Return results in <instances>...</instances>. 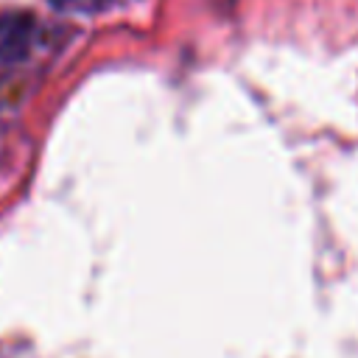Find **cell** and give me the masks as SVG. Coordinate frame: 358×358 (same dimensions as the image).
I'll list each match as a JSON object with an SVG mask.
<instances>
[{
	"instance_id": "6da1fadb",
	"label": "cell",
	"mask_w": 358,
	"mask_h": 358,
	"mask_svg": "<svg viewBox=\"0 0 358 358\" xmlns=\"http://www.w3.org/2000/svg\"><path fill=\"white\" fill-rule=\"evenodd\" d=\"M34 17L25 11H3L0 14V59L20 62L31 53L34 45Z\"/></svg>"
},
{
	"instance_id": "7a4b0ae2",
	"label": "cell",
	"mask_w": 358,
	"mask_h": 358,
	"mask_svg": "<svg viewBox=\"0 0 358 358\" xmlns=\"http://www.w3.org/2000/svg\"><path fill=\"white\" fill-rule=\"evenodd\" d=\"M50 3L59 6V8H64V11H98L109 0H50Z\"/></svg>"
}]
</instances>
